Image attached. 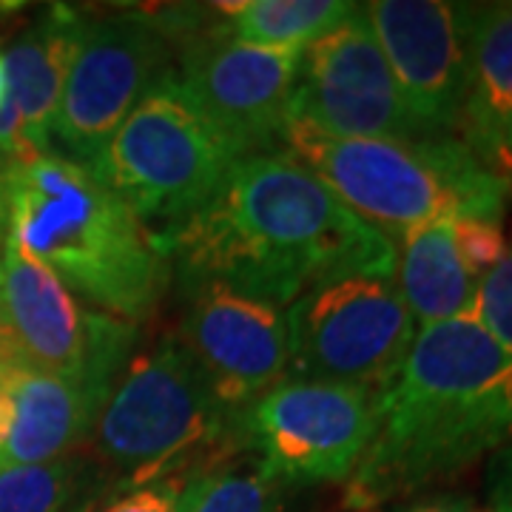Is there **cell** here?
<instances>
[{
    "label": "cell",
    "instance_id": "6da1fadb",
    "mask_svg": "<svg viewBox=\"0 0 512 512\" xmlns=\"http://www.w3.org/2000/svg\"><path fill=\"white\" fill-rule=\"evenodd\" d=\"M180 285L222 288L291 308L345 276L396 279V245L288 154H251L194 217L160 237Z\"/></svg>",
    "mask_w": 512,
    "mask_h": 512
},
{
    "label": "cell",
    "instance_id": "7a4b0ae2",
    "mask_svg": "<svg viewBox=\"0 0 512 512\" xmlns=\"http://www.w3.org/2000/svg\"><path fill=\"white\" fill-rule=\"evenodd\" d=\"M510 365L476 313L419 328L379 396L376 430L345 504L382 512L461 476L512 441Z\"/></svg>",
    "mask_w": 512,
    "mask_h": 512
},
{
    "label": "cell",
    "instance_id": "3957f363",
    "mask_svg": "<svg viewBox=\"0 0 512 512\" xmlns=\"http://www.w3.org/2000/svg\"><path fill=\"white\" fill-rule=\"evenodd\" d=\"M9 234L80 299L128 325L160 308L171 265L160 239L92 165L52 151L0 163Z\"/></svg>",
    "mask_w": 512,
    "mask_h": 512
},
{
    "label": "cell",
    "instance_id": "277c9868",
    "mask_svg": "<svg viewBox=\"0 0 512 512\" xmlns=\"http://www.w3.org/2000/svg\"><path fill=\"white\" fill-rule=\"evenodd\" d=\"M282 146L387 239L433 220L504 222L512 194L458 137H330L288 126Z\"/></svg>",
    "mask_w": 512,
    "mask_h": 512
},
{
    "label": "cell",
    "instance_id": "5b68a950",
    "mask_svg": "<svg viewBox=\"0 0 512 512\" xmlns=\"http://www.w3.org/2000/svg\"><path fill=\"white\" fill-rule=\"evenodd\" d=\"M92 436L97 458L128 490L197 470L202 456L214 458L239 444L237 416L222 407L200 365L174 336L123 367Z\"/></svg>",
    "mask_w": 512,
    "mask_h": 512
},
{
    "label": "cell",
    "instance_id": "8992f818",
    "mask_svg": "<svg viewBox=\"0 0 512 512\" xmlns=\"http://www.w3.org/2000/svg\"><path fill=\"white\" fill-rule=\"evenodd\" d=\"M237 160L171 69L117 128L94 171L160 239L220 191Z\"/></svg>",
    "mask_w": 512,
    "mask_h": 512
},
{
    "label": "cell",
    "instance_id": "52a82bcc",
    "mask_svg": "<svg viewBox=\"0 0 512 512\" xmlns=\"http://www.w3.org/2000/svg\"><path fill=\"white\" fill-rule=\"evenodd\" d=\"M419 333L396 279L345 276L305 291L288 308L291 379L384 393Z\"/></svg>",
    "mask_w": 512,
    "mask_h": 512
},
{
    "label": "cell",
    "instance_id": "ba28073f",
    "mask_svg": "<svg viewBox=\"0 0 512 512\" xmlns=\"http://www.w3.org/2000/svg\"><path fill=\"white\" fill-rule=\"evenodd\" d=\"M379 396L353 384L285 376L239 413V444L285 484L348 481L373 439Z\"/></svg>",
    "mask_w": 512,
    "mask_h": 512
},
{
    "label": "cell",
    "instance_id": "9c48e42d",
    "mask_svg": "<svg viewBox=\"0 0 512 512\" xmlns=\"http://www.w3.org/2000/svg\"><path fill=\"white\" fill-rule=\"evenodd\" d=\"M171 69V37L151 12L86 18L52 131L57 154L94 168L117 128Z\"/></svg>",
    "mask_w": 512,
    "mask_h": 512
},
{
    "label": "cell",
    "instance_id": "30bf717a",
    "mask_svg": "<svg viewBox=\"0 0 512 512\" xmlns=\"http://www.w3.org/2000/svg\"><path fill=\"white\" fill-rule=\"evenodd\" d=\"M174 80L237 157L271 154L285 140L302 49H271L197 29L177 40Z\"/></svg>",
    "mask_w": 512,
    "mask_h": 512
},
{
    "label": "cell",
    "instance_id": "8fae6325",
    "mask_svg": "<svg viewBox=\"0 0 512 512\" xmlns=\"http://www.w3.org/2000/svg\"><path fill=\"white\" fill-rule=\"evenodd\" d=\"M288 126L313 128L330 137H421L407 117L362 3L302 49Z\"/></svg>",
    "mask_w": 512,
    "mask_h": 512
},
{
    "label": "cell",
    "instance_id": "7c38bea8",
    "mask_svg": "<svg viewBox=\"0 0 512 512\" xmlns=\"http://www.w3.org/2000/svg\"><path fill=\"white\" fill-rule=\"evenodd\" d=\"M0 305L29 365L117 382L128 365L137 328L77 302L40 259L6 231Z\"/></svg>",
    "mask_w": 512,
    "mask_h": 512
},
{
    "label": "cell",
    "instance_id": "4fadbf2b",
    "mask_svg": "<svg viewBox=\"0 0 512 512\" xmlns=\"http://www.w3.org/2000/svg\"><path fill=\"white\" fill-rule=\"evenodd\" d=\"M421 137H458L470 77V3H362Z\"/></svg>",
    "mask_w": 512,
    "mask_h": 512
},
{
    "label": "cell",
    "instance_id": "5bb4252c",
    "mask_svg": "<svg viewBox=\"0 0 512 512\" xmlns=\"http://www.w3.org/2000/svg\"><path fill=\"white\" fill-rule=\"evenodd\" d=\"M180 333L228 413H239L288 373V308L200 282L183 288Z\"/></svg>",
    "mask_w": 512,
    "mask_h": 512
},
{
    "label": "cell",
    "instance_id": "9a60e30c",
    "mask_svg": "<svg viewBox=\"0 0 512 512\" xmlns=\"http://www.w3.org/2000/svg\"><path fill=\"white\" fill-rule=\"evenodd\" d=\"M0 379L15 404V421L0 453V467L46 464L69 456L72 447L94 433L97 416L114 387L106 379L49 373L29 362L0 367Z\"/></svg>",
    "mask_w": 512,
    "mask_h": 512
},
{
    "label": "cell",
    "instance_id": "2e32d148",
    "mask_svg": "<svg viewBox=\"0 0 512 512\" xmlns=\"http://www.w3.org/2000/svg\"><path fill=\"white\" fill-rule=\"evenodd\" d=\"M458 140L512 188V0L470 3V77Z\"/></svg>",
    "mask_w": 512,
    "mask_h": 512
},
{
    "label": "cell",
    "instance_id": "e0dca14e",
    "mask_svg": "<svg viewBox=\"0 0 512 512\" xmlns=\"http://www.w3.org/2000/svg\"><path fill=\"white\" fill-rule=\"evenodd\" d=\"M86 15L72 6H46L6 49V97L15 103L26 137L37 151H52L60 97L72 69Z\"/></svg>",
    "mask_w": 512,
    "mask_h": 512
},
{
    "label": "cell",
    "instance_id": "ac0fdd59",
    "mask_svg": "<svg viewBox=\"0 0 512 512\" xmlns=\"http://www.w3.org/2000/svg\"><path fill=\"white\" fill-rule=\"evenodd\" d=\"M396 288L419 328L473 313L478 279L458 254L453 222H421L393 239Z\"/></svg>",
    "mask_w": 512,
    "mask_h": 512
},
{
    "label": "cell",
    "instance_id": "d6986e66",
    "mask_svg": "<svg viewBox=\"0 0 512 512\" xmlns=\"http://www.w3.org/2000/svg\"><path fill=\"white\" fill-rule=\"evenodd\" d=\"M356 3L345 0H242L217 3L222 32L254 46L305 49L348 18Z\"/></svg>",
    "mask_w": 512,
    "mask_h": 512
},
{
    "label": "cell",
    "instance_id": "ffe728a7",
    "mask_svg": "<svg viewBox=\"0 0 512 512\" xmlns=\"http://www.w3.org/2000/svg\"><path fill=\"white\" fill-rule=\"evenodd\" d=\"M100 487L80 458L0 467V512H77Z\"/></svg>",
    "mask_w": 512,
    "mask_h": 512
},
{
    "label": "cell",
    "instance_id": "44dd1931",
    "mask_svg": "<svg viewBox=\"0 0 512 512\" xmlns=\"http://www.w3.org/2000/svg\"><path fill=\"white\" fill-rule=\"evenodd\" d=\"M288 487L256 458L231 461L194 478L185 512H288Z\"/></svg>",
    "mask_w": 512,
    "mask_h": 512
},
{
    "label": "cell",
    "instance_id": "7402d4cb",
    "mask_svg": "<svg viewBox=\"0 0 512 512\" xmlns=\"http://www.w3.org/2000/svg\"><path fill=\"white\" fill-rule=\"evenodd\" d=\"M476 319L484 330L495 339V345L504 350L507 365H510V399H512V245L507 256L495 265L490 274L478 282L476 305H473Z\"/></svg>",
    "mask_w": 512,
    "mask_h": 512
},
{
    "label": "cell",
    "instance_id": "603a6c76",
    "mask_svg": "<svg viewBox=\"0 0 512 512\" xmlns=\"http://www.w3.org/2000/svg\"><path fill=\"white\" fill-rule=\"evenodd\" d=\"M450 222H453L458 254L470 268V274L481 282L510 251V242L504 237V222L484 220V217H458Z\"/></svg>",
    "mask_w": 512,
    "mask_h": 512
},
{
    "label": "cell",
    "instance_id": "cb8c5ba5",
    "mask_svg": "<svg viewBox=\"0 0 512 512\" xmlns=\"http://www.w3.org/2000/svg\"><path fill=\"white\" fill-rule=\"evenodd\" d=\"M200 473L202 470H185L131 487L97 512H185L191 484Z\"/></svg>",
    "mask_w": 512,
    "mask_h": 512
},
{
    "label": "cell",
    "instance_id": "d4e9b609",
    "mask_svg": "<svg viewBox=\"0 0 512 512\" xmlns=\"http://www.w3.org/2000/svg\"><path fill=\"white\" fill-rule=\"evenodd\" d=\"M487 512H512V441L487 464Z\"/></svg>",
    "mask_w": 512,
    "mask_h": 512
},
{
    "label": "cell",
    "instance_id": "484cf974",
    "mask_svg": "<svg viewBox=\"0 0 512 512\" xmlns=\"http://www.w3.org/2000/svg\"><path fill=\"white\" fill-rule=\"evenodd\" d=\"M382 512H484L473 498L456 493H421Z\"/></svg>",
    "mask_w": 512,
    "mask_h": 512
},
{
    "label": "cell",
    "instance_id": "4316f807",
    "mask_svg": "<svg viewBox=\"0 0 512 512\" xmlns=\"http://www.w3.org/2000/svg\"><path fill=\"white\" fill-rule=\"evenodd\" d=\"M18 362H26L23 353H20L18 342H15V333L6 322V313H3V305H0V367L6 365H18Z\"/></svg>",
    "mask_w": 512,
    "mask_h": 512
},
{
    "label": "cell",
    "instance_id": "83f0119b",
    "mask_svg": "<svg viewBox=\"0 0 512 512\" xmlns=\"http://www.w3.org/2000/svg\"><path fill=\"white\" fill-rule=\"evenodd\" d=\"M12 421H15V404H12V396L6 390V384L0 379V453L9 441V433H12Z\"/></svg>",
    "mask_w": 512,
    "mask_h": 512
},
{
    "label": "cell",
    "instance_id": "f1b7e54d",
    "mask_svg": "<svg viewBox=\"0 0 512 512\" xmlns=\"http://www.w3.org/2000/svg\"><path fill=\"white\" fill-rule=\"evenodd\" d=\"M6 228H9V220H6V197H3V180H0V276H3V239H6Z\"/></svg>",
    "mask_w": 512,
    "mask_h": 512
},
{
    "label": "cell",
    "instance_id": "f546056e",
    "mask_svg": "<svg viewBox=\"0 0 512 512\" xmlns=\"http://www.w3.org/2000/svg\"><path fill=\"white\" fill-rule=\"evenodd\" d=\"M6 97V66H3V55H0V103Z\"/></svg>",
    "mask_w": 512,
    "mask_h": 512
},
{
    "label": "cell",
    "instance_id": "4dcf8cb0",
    "mask_svg": "<svg viewBox=\"0 0 512 512\" xmlns=\"http://www.w3.org/2000/svg\"><path fill=\"white\" fill-rule=\"evenodd\" d=\"M15 9H20V3H0V18L9 15V12H15Z\"/></svg>",
    "mask_w": 512,
    "mask_h": 512
}]
</instances>
